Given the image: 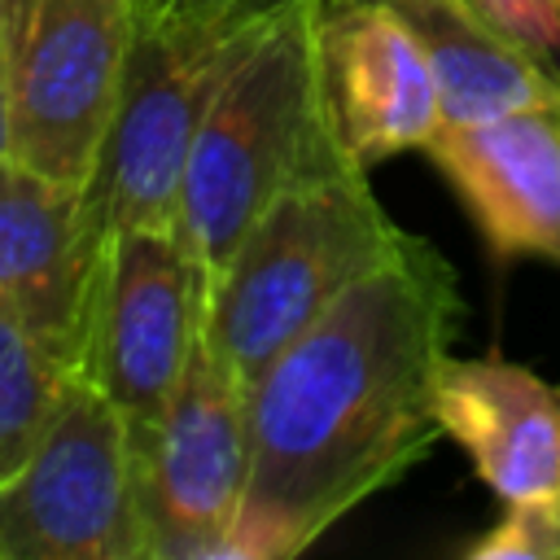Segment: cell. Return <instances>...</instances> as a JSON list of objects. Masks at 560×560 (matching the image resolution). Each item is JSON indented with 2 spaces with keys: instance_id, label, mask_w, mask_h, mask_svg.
Instances as JSON below:
<instances>
[{
  "instance_id": "12",
  "label": "cell",
  "mask_w": 560,
  "mask_h": 560,
  "mask_svg": "<svg viewBox=\"0 0 560 560\" xmlns=\"http://www.w3.org/2000/svg\"><path fill=\"white\" fill-rule=\"evenodd\" d=\"M389 4L411 22L433 66L446 122H472L512 109H560V74L490 26L468 0Z\"/></svg>"
},
{
  "instance_id": "8",
  "label": "cell",
  "mask_w": 560,
  "mask_h": 560,
  "mask_svg": "<svg viewBox=\"0 0 560 560\" xmlns=\"http://www.w3.org/2000/svg\"><path fill=\"white\" fill-rule=\"evenodd\" d=\"M101 271L83 188L0 158V315L22 324L70 372L83 350Z\"/></svg>"
},
{
  "instance_id": "13",
  "label": "cell",
  "mask_w": 560,
  "mask_h": 560,
  "mask_svg": "<svg viewBox=\"0 0 560 560\" xmlns=\"http://www.w3.org/2000/svg\"><path fill=\"white\" fill-rule=\"evenodd\" d=\"M66 381L70 368L22 324L0 315V486L31 459Z\"/></svg>"
},
{
  "instance_id": "5",
  "label": "cell",
  "mask_w": 560,
  "mask_h": 560,
  "mask_svg": "<svg viewBox=\"0 0 560 560\" xmlns=\"http://www.w3.org/2000/svg\"><path fill=\"white\" fill-rule=\"evenodd\" d=\"M131 35V0H4L9 158L83 188L122 101Z\"/></svg>"
},
{
  "instance_id": "11",
  "label": "cell",
  "mask_w": 560,
  "mask_h": 560,
  "mask_svg": "<svg viewBox=\"0 0 560 560\" xmlns=\"http://www.w3.org/2000/svg\"><path fill=\"white\" fill-rule=\"evenodd\" d=\"M438 420L499 503L560 494V389L525 363L451 354Z\"/></svg>"
},
{
  "instance_id": "1",
  "label": "cell",
  "mask_w": 560,
  "mask_h": 560,
  "mask_svg": "<svg viewBox=\"0 0 560 560\" xmlns=\"http://www.w3.org/2000/svg\"><path fill=\"white\" fill-rule=\"evenodd\" d=\"M464 328L455 267L420 236L350 284L249 389V486L228 560H293L446 433L438 381Z\"/></svg>"
},
{
  "instance_id": "3",
  "label": "cell",
  "mask_w": 560,
  "mask_h": 560,
  "mask_svg": "<svg viewBox=\"0 0 560 560\" xmlns=\"http://www.w3.org/2000/svg\"><path fill=\"white\" fill-rule=\"evenodd\" d=\"M402 236L407 232L381 206L368 171H346L276 197L210 271V354L241 389H254L271 359L350 284L381 267Z\"/></svg>"
},
{
  "instance_id": "6",
  "label": "cell",
  "mask_w": 560,
  "mask_h": 560,
  "mask_svg": "<svg viewBox=\"0 0 560 560\" xmlns=\"http://www.w3.org/2000/svg\"><path fill=\"white\" fill-rule=\"evenodd\" d=\"M210 271L175 228L136 223L105 241L74 372L144 433L206 341Z\"/></svg>"
},
{
  "instance_id": "4",
  "label": "cell",
  "mask_w": 560,
  "mask_h": 560,
  "mask_svg": "<svg viewBox=\"0 0 560 560\" xmlns=\"http://www.w3.org/2000/svg\"><path fill=\"white\" fill-rule=\"evenodd\" d=\"M0 560H149L136 433L79 372L0 486Z\"/></svg>"
},
{
  "instance_id": "17",
  "label": "cell",
  "mask_w": 560,
  "mask_h": 560,
  "mask_svg": "<svg viewBox=\"0 0 560 560\" xmlns=\"http://www.w3.org/2000/svg\"><path fill=\"white\" fill-rule=\"evenodd\" d=\"M551 70L560 74V44H556V52H551Z\"/></svg>"
},
{
  "instance_id": "10",
  "label": "cell",
  "mask_w": 560,
  "mask_h": 560,
  "mask_svg": "<svg viewBox=\"0 0 560 560\" xmlns=\"http://www.w3.org/2000/svg\"><path fill=\"white\" fill-rule=\"evenodd\" d=\"M324 61L346 144L363 171L429 149L446 122L433 66L389 0H324Z\"/></svg>"
},
{
  "instance_id": "14",
  "label": "cell",
  "mask_w": 560,
  "mask_h": 560,
  "mask_svg": "<svg viewBox=\"0 0 560 560\" xmlns=\"http://www.w3.org/2000/svg\"><path fill=\"white\" fill-rule=\"evenodd\" d=\"M468 560H560V494L503 503V516L468 547Z\"/></svg>"
},
{
  "instance_id": "15",
  "label": "cell",
  "mask_w": 560,
  "mask_h": 560,
  "mask_svg": "<svg viewBox=\"0 0 560 560\" xmlns=\"http://www.w3.org/2000/svg\"><path fill=\"white\" fill-rule=\"evenodd\" d=\"M490 26H499L508 39L529 48L538 61L551 66V52L560 44V0H468Z\"/></svg>"
},
{
  "instance_id": "9",
  "label": "cell",
  "mask_w": 560,
  "mask_h": 560,
  "mask_svg": "<svg viewBox=\"0 0 560 560\" xmlns=\"http://www.w3.org/2000/svg\"><path fill=\"white\" fill-rule=\"evenodd\" d=\"M424 153L499 262H560V109L442 122Z\"/></svg>"
},
{
  "instance_id": "16",
  "label": "cell",
  "mask_w": 560,
  "mask_h": 560,
  "mask_svg": "<svg viewBox=\"0 0 560 560\" xmlns=\"http://www.w3.org/2000/svg\"><path fill=\"white\" fill-rule=\"evenodd\" d=\"M0 158H9V70H4V0H0Z\"/></svg>"
},
{
  "instance_id": "2",
  "label": "cell",
  "mask_w": 560,
  "mask_h": 560,
  "mask_svg": "<svg viewBox=\"0 0 560 560\" xmlns=\"http://www.w3.org/2000/svg\"><path fill=\"white\" fill-rule=\"evenodd\" d=\"M346 171L363 166L328 83L324 0H293L210 96L184 162L175 228L214 271L276 197Z\"/></svg>"
},
{
  "instance_id": "7",
  "label": "cell",
  "mask_w": 560,
  "mask_h": 560,
  "mask_svg": "<svg viewBox=\"0 0 560 560\" xmlns=\"http://www.w3.org/2000/svg\"><path fill=\"white\" fill-rule=\"evenodd\" d=\"M149 560H228L249 486V389L201 341L162 416L136 433Z\"/></svg>"
}]
</instances>
